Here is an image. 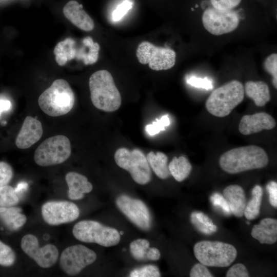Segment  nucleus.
<instances>
[{"instance_id": "28", "label": "nucleus", "mask_w": 277, "mask_h": 277, "mask_svg": "<svg viewBox=\"0 0 277 277\" xmlns=\"http://www.w3.org/2000/svg\"><path fill=\"white\" fill-rule=\"evenodd\" d=\"M19 201V196L12 186L7 185L0 188V207L14 206Z\"/></svg>"}, {"instance_id": "36", "label": "nucleus", "mask_w": 277, "mask_h": 277, "mask_svg": "<svg viewBox=\"0 0 277 277\" xmlns=\"http://www.w3.org/2000/svg\"><path fill=\"white\" fill-rule=\"evenodd\" d=\"M186 82L189 85L196 88L209 90L213 87L212 81L207 77L201 78L191 76L187 78Z\"/></svg>"}, {"instance_id": "47", "label": "nucleus", "mask_w": 277, "mask_h": 277, "mask_svg": "<svg viewBox=\"0 0 277 277\" xmlns=\"http://www.w3.org/2000/svg\"><path fill=\"white\" fill-rule=\"evenodd\" d=\"M246 223H247V224H250V223L249 222H248V221L246 222Z\"/></svg>"}, {"instance_id": "24", "label": "nucleus", "mask_w": 277, "mask_h": 277, "mask_svg": "<svg viewBox=\"0 0 277 277\" xmlns=\"http://www.w3.org/2000/svg\"><path fill=\"white\" fill-rule=\"evenodd\" d=\"M171 175L178 182H182L190 174L192 166L184 156H174L168 165Z\"/></svg>"}, {"instance_id": "7", "label": "nucleus", "mask_w": 277, "mask_h": 277, "mask_svg": "<svg viewBox=\"0 0 277 277\" xmlns=\"http://www.w3.org/2000/svg\"><path fill=\"white\" fill-rule=\"evenodd\" d=\"M71 153V143L64 135H56L43 141L34 152V160L38 165L43 167L62 164Z\"/></svg>"}, {"instance_id": "39", "label": "nucleus", "mask_w": 277, "mask_h": 277, "mask_svg": "<svg viewBox=\"0 0 277 277\" xmlns=\"http://www.w3.org/2000/svg\"><path fill=\"white\" fill-rule=\"evenodd\" d=\"M226 276L227 277H248L249 274L244 265L237 263L229 269Z\"/></svg>"}, {"instance_id": "2", "label": "nucleus", "mask_w": 277, "mask_h": 277, "mask_svg": "<svg viewBox=\"0 0 277 277\" xmlns=\"http://www.w3.org/2000/svg\"><path fill=\"white\" fill-rule=\"evenodd\" d=\"M89 87L91 102L96 108L110 112L121 106V94L107 70H100L93 73L90 77Z\"/></svg>"}, {"instance_id": "45", "label": "nucleus", "mask_w": 277, "mask_h": 277, "mask_svg": "<svg viewBox=\"0 0 277 277\" xmlns=\"http://www.w3.org/2000/svg\"><path fill=\"white\" fill-rule=\"evenodd\" d=\"M27 186V184L24 182H22L18 184L16 188H15V191L17 194L19 191H22L23 189H26Z\"/></svg>"}, {"instance_id": "1", "label": "nucleus", "mask_w": 277, "mask_h": 277, "mask_svg": "<svg viewBox=\"0 0 277 277\" xmlns=\"http://www.w3.org/2000/svg\"><path fill=\"white\" fill-rule=\"evenodd\" d=\"M220 165L225 172L235 174L267 166L268 157L261 147L250 145L233 148L224 153L220 159Z\"/></svg>"}, {"instance_id": "25", "label": "nucleus", "mask_w": 277, "mask_h": 277, "mask_svg": "<svg viewBox=\"0 0 277 277\" xmlns=\"http://www.w3.org/2000/svg\"><path fill=\"white\" fill-rule=\"evenodd\" d=\"M74 41L71 38H66L58 43L54 49L55 61L60 66L66 63L76 56V51L73 47Z\"/></svg>"}, {"instance_id": "32", "label": "nucleus", "mask_w": 277, "mask_h": 277, "mask_svg": "<svg viewBox=\"0 0 277 277\" xmlns=\"http://www.w3.org/2000/svg\"><path fill=\"white\" fill-rule=\"evenodd\" d=\"M87 37L88 50L82 61L85 65H91L97 61L100 46L97 43L94 42L91 37Z\"/></svg>"}, {"instance_id": "16", "label": "nucleus", "mask_w": 277, "mask_h": 277, "mask_svg": "<svg viewBox=\"0 0 277 277\" xmlns=\"http://www.w3.org/2000/svg\"><path fill=\"white\" fill-rule=\"evenodd\" d=\"M276 125L274 118L265 112L244 115L240 122L239 131L244 135H250L263 130H270Z\"/></svg>"}, {"instance_id": "19", "label": "nucleus", "mask_w": 277, "mask_h": 277, "mask_svg": "<svg viewBox=\"0 0 277 277\" xmlns=\"http://www.w3.org/2000/svg\"><path fill=\"white\" fill-rule=\"evenodd\" d=\"M223 196L229 205L231 213L238 217L243 216L246 199L242 187L238 185H229L224 189Z\"/></svg>"}, {"instance_id": "3", "label": "nucleus", "mask_w": 277, "mask_h": 277, "mask_svg": "<svg viewBox=\"0 0 277 277\" xmlns=\"http://www.w3.org/2000/svg\"><path fill=\"white\" fill-rule=\"evenodd\" d=\"M75 96L69 83L65 80H55L39 96L38 104L47 115L59 116L69 112L73 107Z\"/></svg>"}, {"instance_id": "29", "label": "nucleus", "mask_w": 277, "mask_h": 277, "mask_svg": "<svg viewBox=\"0 0 277 277\" xmlns=\"http://www.w3.org/2000/svg\"><path fill=\"white\" fill-rule=\"evenodd\" d=\"M150 243L146 239H138L130 244V252L135 260L142 261L146 258V253L149 248Z\"/></svg>"}, {"instance_id": "40", "label": "nucleus", "mask_w": 277, "mask_h": 277, "mask_svg": "<svg viewBox=\"0 0 277 277\" xmlns=\"http://www.w3.org/2000/svg\"><path fill=\"white\" fill-rule=\"evenodd\" d=\"M132 6V4L130 1L128 0L124 1L113 12V20L115 22L120 20L131 8Z\"/></svg>"}, {"instance_id": "11", "label": "nucleus", "mask_w": 277, "mask_h": 277, "mask_svg": "<svg viewBox=\"0 0 277 277\" xmlns=\"http://www.w3.org/2000/svg\"><path fill=\"white\" fill-rule=\"evenodd\" d=\"M202 22L209 33L220 35L235 30L239 24V17L233 10H221L209 8L204 12Z\"/></svg>"}, {"instance_id": "4", "label": "nucleus", "mask_w": 277, "mask_h": 277, "mask_svg": "<svg viewBox=\"0 0 277 277\" xmlns=\"http://www.w3.org/2000/svg\"><path fill=\"white\" fill-rule=\"evenodd\" d=\"M244 96L243 84L232 80L212 91L206 101V107L213 115L225 117L243 101Z\"/></svg>"}, {"instance_id": "20", "label": "nucleus", "mask_w": 277, "mask_h": 277, "mask_svg": "<svg viewBox=\"0 0 277 277\" xmlns=\"http://www.w3.org/2000/svg\"><path fill=\"white\" fill-rule=\"evenodd\" d=\"M251 236L261 244H272L277 241V221L272 218H265L252 229Z\"/></svg>"}, {"instance_id": "12", "label": "nucleus", "mask_w": 277, "mask_h": 277, "mask_svg": "<svg viewBox=\"0 0 277 277\" xmlns=\"http://www.w3.org/2000/svg\"><path fill=\"white\" fill-rule=\"evenodd\" d=\"M121 211L135 226L143 230L151 226V215L146 205L141 200L122 194L116 199Z\"/></svg>"}, {"instance_id": "31", "label": "nucleus", "mask_w": 277, "mask_h": 277, "mask_svg": "<svg viewBox=\"0 0 277 277\" xmlns=\"http://www.w3.org/2000/svg\"><path fill=\"white\" fill-rule=\"evenodd\" d=\"M131 277H159L161 273L159 268L154 265H147L137 268L130 273Z\"/></svg>"}, {"instance_id": "33", "label": "nucleus", "mask_w": 277, "mask_h": 277, "mask_svg": "<svg viewBox=\"0 0 277 277\" xmlns=\"http://www.w3.org/2000/svg\"><path fill=\"white\" fill-rule=\"evenodd\" d=\"M170 125V120L168 114L164 115L159 120L156 118L155 121L151 124L146 125L145 130L146 132L150 135H154L159 133L161 131H164L165 127Z\"/></svg>"}, {"instance_id": "18", "label": "nucleus", "mask_w": 277, "mask_h": 277, "mask_svg": "<svg viewBox=\"0 0 277 277\" xmlns=\"http://www.w3.org/2000/svg\"><path fill=\"white\" fill-rule=\"evenodd\" d=\"M65 180L69 189L68 196L72 200L83 199L85 193H89L93 189L92 184L85 176L75 172L67 173Z\"/></svg>"}, {"instance_id": "30", "label": "nucleus", "mask_w": 277, "mask_h": 277, "mask_svg": "<svg viewBox=\"0 0 277 277\" xmlns=\"http://www.w3.org/2000/svg\"><path fill=\"white\" fill-rule=\"evenodd\" d=\"M16 259L15 252L12 248L0 241V265L8 267L14 263Z\"/></svg>"}, {"instance_id": "22", "label": "nucleus", "mask_w": 277, "mask_h": 277, "mask_svg": "<svg viewBox=\"0 0 277 277\" xmlns=\"http://www.w3.org/2000/svg\"><path fill=\"white\" fill-rule=\"evenodd\" d=\"M21 208L14 206L0 207V219L10 230H17L26 222L27 217Z\"/></svg>"}, {"instance_id": "27", "label": "nucleus", "mask_w": 277, "mask_h": 277, "mask_svg": "<svg viewBox=\"0 0 277 277\" xmlns=\"http://www.w3.org/2000/svg\"><path fill=\"white\" fill-rule=\"evenodd\" d=\"M190 220L196 228L203 233L211 234L217 230V227L213 224L212 221L202 212H192Z\"/></svg>"}, {"instance_id": "9", "label": "nucleus", "mask_w": 277, "mask_h": 277, "mask_svg": "<svg viewBox=\"0 0 277 277\" xmlns=\"http://www.w3.org/2000/svg\"><path fill=\"white\" fill-rule=\"evenodd\" d=\"M136 55L141 64H148L150 69L155 71L168 70L175 63L176 53L173 50L157 47L147 41L140 44Z\"/></svg>"}, {"instance_id": "14", "label": "nucleus", "mask_w": 277, "mask_h": 277, "mask_svg": "<svg viewBox=\"0 0 277 277\" xmlns=\"http://www.w3.org/2000/svg\"><path fill=\"white\" fill-rule=\"evenodd\" d=\"M21 246L23 251L42 268L52 267L58 259V251L55 246L49 244L41 248L37 238L33 234L24 235Z\"/></svg>"}, {"instance_id": "10", "label": "nucleus", "mask_w": 277, "mask_h": 277, "mask_svg": "<svg viewBox=\"0 0 277 277\" xmlns=\"http://www.w3.org/2000/svg\"><path fill=\"white\" fill-rule=\"evenodd\" d=\"M96 259V254L92 250L82 245H75L68 247L63 251L60 256V265L65 273L74 275L78 274Z\"/></svg>"}, {"instance_id": "41", "label": "nucleus", "mask_w": 277, "mask_h": 277, "mask_svg": "<svg viewBox=\"0 0 277 277\" xmlns=\"http://www.w3.org/2000/svg\"><path fill=\"white\" fill-rule=\"evenodd\" d=\"M213 276L206 266L201 263L195 264L190 272V277H212Z\"/></svg>"}, {"instance_id": "17", "label": "nucleus", "mask_w": 277, "mask_h": 277, "mask_svg": "<svg viewBox=\"0 0 277 277\" xmlns=\"http://www.w3.org/2000/svg\"><path fill=\"white\" fill-rule=\"evenodd\" d=\"M65 16L79 29L90 31L94 29L93 19L83 8V5L77 1H70L63 8Z\"/></svg>"}, {"instance_id": "23", "label": "nucleus", "mask_w": 277, "mask_h": 277, "mask_svg": "<svg viewBox=\"0 0 277 277\" xmlns=\"http://www.w3.org/2000/svg\"><path fill=\"white\" fill-rule=\"evenodd\" d=\"M149 166L161 179H166L171 175L168 165V157L162 152H149L146 156Z\"/></svg>"}, {"instance_id": "21", "label": "nucleus", "mask_w": 277, "mask_h": 277, "mask_svg": "<svg viewBox=\"0 0 277 277\" xmlns=\"http://www.w3.org/2000/svg\"><path fill=\"white\" fill-rule=\"evenodd\" d=\"M245 91L246 95L251 98L257 106H263L270 100L269 88L263 81L247 82Z\"/></svg>"}, {"instance_id": "26", "label": "nucleus", "mask_w": 277, "mask_h": 277, "mask_svg": "<svg viewBox=\"0 0 277 277\" xmlns=\"http://www.w3.org/2000/svg\"><path fill=\"white\" fill-rule=\"evenodd\" d=\"M252 197L246 205L244 215L248 220L255 219L260 213L263 189L260 185L255 186L251 191Z\"/></svg>"}, {"instance_id": "8", "label": "nucleus", "mask_w": 277, "mask_h": 277, "mask_svg": "<svg viewBox=\"0 0 277 277\" xmlns=\"http://www.w3.org/2000/svg\"><path fill=\"white\" fill-rule=\"evenodd\" d=\"M114 160L120 167L129 171L136 183L145 185L151 181L150 166L146 156L140 149L129 150L120 148L114 154Z\"/></svg>"}, {"instance_id": "43", "label": "nucleus", "mask_w": 277, "mask_h": 277, "mask_svg": "<svg viewBox=\"0 0 277 277\" xmlns=\"http://www.w3.org/2000/svg\"><path fill=\"white\" fill-rule=\"evenodd\" d=\"M161 256V253L158 249L155 247L149 248L146 253V258L152 261H157Z\"/></svg>"}, {"instance_id": "34", "label": "nucleus", "mask_w": 277, "mask_h": 277, "mask_svg": "<svg viewBox=\"0 0 277 277\" xmlns=\"http://www.w3.org/2000/svg\"><path fill=\"white\" fill-rule=\"evenodd\" d=\"M265 70L272 77V84L274 87L277 88V54L272 53L269 55L264 61L263 64Z\"/></svg>"}, {"instance_id": "38", "label": "nucleus", "mask_w": 277, "mask_h": 277, "mask_svg": "<svg viewBox=\"0 0 277 277\" xmlns=\"http://www.w3.org/2000/svg\"><path fill=\"white\" fill-rule=\"evenodd\" d=\"M242 0H210L213 8L221 10H232L238 6Z\"/></svg>"}, {"instance_id": "13", "label": "nucleus", "mask_w": 277, "mask_h": 277, "mask_svg": "<svg viewBox=\"0 0 277 277\" xmlns=\"http://www.w3.org/2000/svg\"><path fill=\"white\" fill-rule=\"evenodd\" d=\"M41 212L44 221L53 226L72 222L80 215L77 205L67 201L47 202L42 205Z\"/></svg>"}, {"instance_id": "35", "label": "nucleus", "mask_w": 277, "mask_h": 277, "mask_svg": "<svg viewBox=\"0 0 277 277\" xmlns=\"http://www.w3.org/2000/svg\"><path fill=\"white\" fill-rule=\"evenodd\" d=\"M13 175L12 167L6 162L0 161V188L7 185Z\"/></svg>"}, {"instance_id": "5", "label": "nucleus", "mask_w": 277, "mask_h": 277, "mask_svg": "<svg viewBox=\"0 0 277 277\" xmlns=\"http://www.w3.org/2000/svg\"><path fill=\"white\" fill-rule=\"evenodd\" d=\"M196 259L206 266L225 267L236 259L237 251L233 245L219 241H202L193 247Z\"/></svg>"}, {"instance_id": "44", "label": "nucleus", "mask_w": 277, "mask_h": 277, "mask_svg": "<svg viewBox=\"0 0 277 277\" xmlns=\"http://www.w3.org/2000/svg\"><path fill=\"white\" fill-rule=\"evenodd\" d=\"M10 101L5 100H0V114L3 111L8 110L11 107Z\"/></svg>"}, {"instance_id": "42", "label": "nucleus", "mask_w": 277, "mask_h": 277, "mask_svg": "<svg viewBox=\"0 0 277 277\" xmlns=\"http://www.w3.org/2000/svg\"><path fill=\"white\" fill-rule=\"evenodd\" d=\"M269 193V201L270 205L273 207H277V183L274 181H270L266 186Z\"/></svg>"}, {"instance_id": "37", "label": "nucleus", "mask_w": 277, "mask_h": 277, "mask_svg": "<svg viewBox=\"0 0 277 277\" xmlns=\"http://www.w3.org/2000/svg\"><path fill=\"white\" fill-rule=\"evenodd\" d=\"M210 201L214 206L221 208L225 214L231 213L226 200L224 196L219 193L215 192L212 194L210 197Z\"/></svg>"}, {"instance_id": "15", "label": "nucleus", "mask_w": 277, "mask_h": 277, "mask_svg": "<svg viewBox=\"0 0 277 277\" xmlns=\"http://www.w3.org/2000/svg\"><path fill=\"white\" fill-rule=\"evenodd\" d=\"M43 133L41 122L36 118L28 116L25 118L16 137V146L19 149L28 148L39 140Z\"/></svg>"}, {"instance_id": "46", "label": "nucleus", "mask_w": 277, "mask_h": 277, "mask_svg": "<svg viewBox=\"0 0 277 277\" xmlns=\"http://www.w3.org/2000/svg\"><path fill=\"white\" fill-rule=\"evenodd\" d=\"M123 233H124V232L123 231H121L120 233V234H123Z\"/></svg>"}, {"instance_id": "6", "label": "nucleus", "mask_w": 277, "mask_h": 277, "mask_svg": "<svg viewBox=\"0 0 277 277\" xmlns=\"http://www.w3.org/2000/svg\"><path fill=\"white\" fill-rule=\"evenodd\" d=\"M72 233L80 241L96 243L104 247L116 245L121 239L120 234L116 229L92 220L78 222L74 226Z\"/></svg>"}]
</instances>
